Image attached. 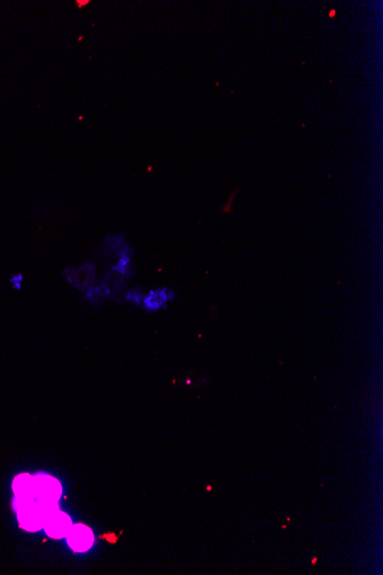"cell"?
<instances>
[{
	"label": "cell",
	"mask_w": 383,
	"mask_h": 575,
	"mask_svg": "<svg viewBox=\"0 0 383 575\" xmlns=\"http://www.w3.org/2000/svg\"><path fill=\"white\" fill-rule=\"evenodd\" d=\"M96 272L98 271L94 263L85 262L77 266H68L63 270L62 275L68 285L82 293L98 280Z\"/></svg>",
	"instance_id": "cell-1"
},
{
	"label": "cell",
	"mask_w": 383,
	"mask_h": 575,
	"mask_svg": "<svg viewBox=\"0 0 383 575\" xmlns=\"http://www.w3.org/2000/svg\"><path fill=\"white\" fill-rule=\"evenodd\" d=\"M176 299V293L170 287L152 288L145 293L141 308L147 312H157L165 309Z\"/></svg>",
	"instance_id": "cell-2"
},
{
	"label": "cell",
	"mask_w": 383,
	"mask_h": 575,
	"mask_svg": "<svg viewBox=\"0 0 383 575\" xmlns=\"http://www.w3.org/2000/svg\"><path fill=\"white\" fill-rule=\"evenodd\" d=\"M65 538H67L68 546L76 553H86L91 549L94 542L93 532L90 527L83 524L72 525Z\"/></svg>",
	"instance_id": "cell-3"
},
{
	"label": "cell",
	"mask_w": 383,
	"mask_h": 575,
	"mask_svg": "<svg viewBox=\"0 0 383 575\" xmlns=\"http://www.w3.org/2000/svg\"><path fill=\"white\" fill-rule=\"evenodd\" d=\"M72 527V522L67 513L60 511L59 509L46 517L44 523V530L46 534L53 539H62Z\"/></svg>",
	"instance_id": "cell-4"
},
{
	"label": "cell",
	"mask_w": 383,
	"mask_h": 575,
	"mask_svg": "<svg viewBox=\"0 0 383 575\" xmlns=\"http://www.w3.org/2000/svg\"><path fill=\"white\" fill-rule=\"evenodd\" d=\"M82 298L92 306H100L104 301L113 299L114 296L108 285L102 280V278H98L94 284H92L90 287L82 292Z\"/></svg>",
	"instance_id": "cell-5"
},
{
	"label": "cell",
	"mask_w": 383,
	"mask_h": 575,
	"mask_svg": "<svg viewBox=\"0 0 383 575\" xmlns=\"http://www.w3.org/2000/svg\"><path fill=\"white\" fill-rule=\"evenodd\" d=\"M131 250L133 249L125 241V237L122 234L107 235L103 241V254L111 260H116L118 256Z\"/></svg>",
	"instance_id": "cell-6"
},
{
	"label": "cell",
	"mask_w": 383,
	"mask_h": 575,
	"mask_svg": "<svg viewBox=\"0 0 383 575\" xmlns=\"http://www.w3.org/2000/svg\"><path fill=\"white\" fill-rule=\"evenodd\" d=\"M145 293L146 292L144 289H141L140 287H132V288L127 287L118 298L121 299L123 302L132 304V306L135 307H140L142 300H144Z\"/></svg>",
	"instance_id": "cell-7"
},
{
	"label": "cell",
	"mask_w": 383,
	"mask_h": 575,
	"mask_svg": "<svg viewBox=\"0 0 383 575\" xmlns=\"http://www.w3.org/2000/svg\"><path fill=\"white\" fill-rule=\"evenodd\" d=\"M8 283L14 291H21L24 284V275L22 272H16L9 276Z\"/></svg>",
	"instance_id": "cell-8"
}]
</instances>
